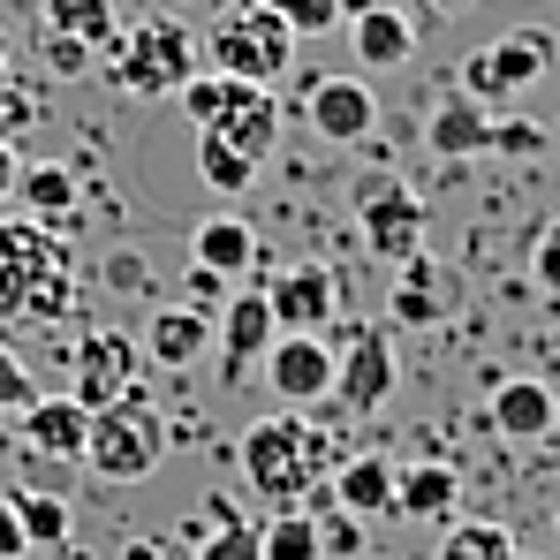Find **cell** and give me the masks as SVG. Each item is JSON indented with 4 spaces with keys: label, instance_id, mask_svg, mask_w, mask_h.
<instances>
[{
    "label": "cell",
    "instance_id": "6da1fadb",
    "mask_svg": "<svg viewBox=\"0 0 560 560\" xmlns=\"http://www.w3.org/2000/svg\"><path fill=\"white\" fill-rule=\"evenodd\" d=\"M77 303V250L61 228L0 220V334H46Z\"/></svg>",
    "mask_w": 560,
    "mask_h": 560
},
{
    "label": "cell",
    "instance_id": "7a4b0ae2",
    "mask_svg": "<svg viewBox=\"0 0 560 560\" xmlns=\"http://www.w3.org/2000/svg\"><path fill=\"white\" fill-rule=\"evenodd\" d=\"M235 463H243V485L258 492V500H273L280 508H303V500H318L326 485H334V440L318 432V424H303L295 409H273V417H258L243 440H235Z\"/></svg>",
    "mask_w": 560,
    "mask_h": 560
},
{
    "label": "cell",
    "instance_id": "3957f363",
    "mask_svg": "<svg viewBox=\"0 0 560 560\" xmlns=\"http://www.w3.org/2000/svg\"><path fill=\"white\" fill-rule=\"evenodd\" d=\"M183 114L197 121V137H220V144H235V152H250L258 167H266V152H273L280 137V98L273 84H243V77H189L183 92Z\"/></svg>",
    "mask_w": 560,
    "mask_h": 560
},
{
    "label": "cell",
    "instance_id": "277c9868",
    "mask_svg": "<svg viewBox=\"0 0 560 560\" xmlns=\"http://www.w3.org/2000/svg\"><path fill=\"white\" fill-rule=\"evenodd\" d=\"M106 61H114L106 84L121 98H175L197 77V38L175 15H137V23H121V46Z\"/></svg>",
    "mask_w": 560,
    "mask_h": 560
},
{
    "label": "cell",
    "instance_id": "5b68a950",
    "mask_svg": "<svg viewBox=\"0 0 560 560\" xmlns=\"http://www.w3.org/2000/svg\"><path fill=\"white\" fill-rule=\"evenodd\" d=\"M205 54H212L220 77L273 84V77H288V61H295V31H288V15H280L273 0H235V8L212 23Z\"/></svg>",
    "mask_w": 560,
    "mask_h": 560
},
{
    "label": "cell",
    "instance_id": "8992f818",
    "mask_svg": "<svg viewBox=\"0 0 560 560\" xmlns=\"http://www.w3.org/2000/svg\"><path fill=\"white\" fill-rule=\"evenodd\" d=\"M84 463H92V477H106V485H144L152 469L167 463V417H160L144 394H129V401L98 409Z\"/></svg>",
    "mask_w": 560,
    "mask_h": 560
},
{
    "label": "cell",
    "instance_id": "52a82bcc",
    "mask_svg": "<svg viewBox=\"0 0 560 560\" xmlns=\"http://www.w3.org/2000/svg\"><path fill=\"white\" fill-rule=\"evenodd\" d=\"M394 386H401L394 334H386V326H349V334L334 341V401H341L349 417H372V409L394 401Z\"/></svg>",
    "mask_w": 560,
    "mask_h": 560
},
{
    "label": "cell",
    "instance_id": "ba28073f",
    "mask_svg": "<svg viewBox=\"0 0 560 560\" xmlns=\"http://www.w3.org/2000/svg\"><path fill=\"white\" fill-rule=\"evenodd\" d=\"M38 46L61 77L121 46V0H38Z\"/></svg>",
    "mask_w": 560,
    "mask_h": 560
},
{
    "label": "cell",
    "instance_id": "9c48e42d",
    "mask_svg": "<svg viewBox=\"0 0 560 560\" xmlns=\"http://www.w3.org/2000/svg\"><path fill=\"white\" fill-rule=\"evenodd\" d=\"M280 341V318L266 303V280L258 288H235L212 318V349H220V386H250V372L266 364V349Z\"/></svg>",
    "mask_w": 560,
    "mask_h": 560
},
{
    "label": "cell",
    "instance_id": "30bf717a",
    "mask_svg": "<svg viewBox=\"0 0 560 560\" xmlns=\"http://www.w3.org/2000/svg\"><path fill=\"white\" fill-rule=\"evenodd\" d=\"M137 378H144V349H137V334H121V326H92L84 341H77V401L84 409H114V401H129L137 394Z\"/></svg>",
    "mask_w": 560,
    "mask_h": 560
},
{
    "label": "cell",
    "instance_id": "8fae6325",
    "mask_svg": "<svg viewBox=\"0 0 560 560\" xmlns=\"http://www.w3.org/2000/svg\"><path fill=\"white\" fill-rule=\"evenodd\" d=\"M538 77H553V38H546V31H508V38L477 46V54L463 61V92L469 98L530 92Z\"/></svg>",
    "mask_w": 560,
    "mask_h": 560
},
{
    "label": "cell",
    "instance_id": "7c38bea8",
    "mask_svg": "<svg viewBox=\"0 0 560 560\" xmlns=\"http://www.w3.org/2000/svg\"><path fill=\"white\" fill-rule=\"evenodd\" d=\"M357 228H364L372 258L409 266V258L424 250V197L409 183H378V189H364V205H357Z\"/></svg>",
    "mask_w": 560,
    "mask_h": 560
},
{
    "label": "cell",
    "instance_id": "4fadbf2b",
    "mask_svg": "<svg viewBox=\"0 0 560 560\" xmlns=\"http://www.w3.org/2000/svg\"><path fill=\"white\" fill-rule=\"evenodd\" d=\"M266 386L280 394V409L326 401L334 394V341L326 334H280L266 349Z\"/></svg>",
    "mask_w": 560,
    "mask_h": 560
},
{
    "label": "cell",
    "instance_id": "5bb4252c",
    "mask_svg": "<svg viewBox=\"0 0 560 560\" xmlns=\"http://www.w3.org/2000/svg\"><path fill=\"white\" fill-rule=\"evenodd\" d=\"M266 303H273L280 334H326L334 311H341V280L326 273V266H280L266 280Z\"/></svg>",
    "mask_w": 560,
    "mask_h": 560
},
{
    "label": "cell",
    "instance_id": "9a60e30c",
    "mask_svg": "<svg viewBox=\"0 0 560 560\" xmlns=\"http://www.w3.org/2000/svg\"><path fill=\"white\" fill-rule=\"evenodd\" d=\"M303 114H311V129L326 144H364L378 129V98H372L364 77H318L311 98H303Z\"/></svg>",
    "mask_w": 560,
    "mask_h": 560
},
{
    "label": "cell",
    "instance_id": "2e32d148",
    "mask_svg": "<svg viewBox=\"0 0 560 560\" xmlns=\"http://www.w3.org/2000/svg\"><path fill=\"white\" fill-rule=\"evenodd\" d=\"M23 447L46 455V463H84V447H92V409H84L77 394H38V401L23 409Z\"/></svg>",
    "mask_w": 560,
    "mask_h": 560
},
{
    "label": "cell",
    "instance_id": "e0dca14e",
    "mask_svg": "<svg viewBox=\"0 0 560 560\" xmlns=\"http://www.w3.org/2000/svg\"><path fill=\"white\" fill-rule=\"evenodd\" d=\"M553 424H560V394L546 378L515 372V378L492 386V432H500V440L530 447V440H553Z\"/></svg>",
    "mask_w": 560,
    "mask_h": 560
},
{
    "label": "cell",
    "instance_id": "ac0fdd59",
    "mask_svg": "<svg viewBox=\"0 0 560 560\" xmlns=\"http://www.w3.org/2000/svg\"><path fill=\"white\" fill-rule=\"evenodd\" d=\"M349 46H357L364 69H401V61L417 54V15L394 8V0H372V8L349 15Z\"/></svg>",
    "mask_w": 560,
    "mask_h": 560
},
{
    "label": "cell",
    "instance_id": "d6986e66",
    "mask_svg": "<svg viewBox=\"0 0 560 560\" xmlns=\"http://www.w3.org/2000/svg\"><path fill=\"white\" fill-rule=\"evenodd\" d=\"M205 349H212V318H205L197 303H160V311L144 318V357H152V364L189 372V364H205Z\"/></svg>",
    "mask_w": 560,
    "mask_h": 560
},
{
    "label": "cell",
    "instance_id": "ffe728a7",
    "mask_svg": "<svg viewBox=\"0 0 560 560\" xmlns=\"http://www.w3.org/2000/svg\"><path fill=\"white\" fill-rule=\"evenodd\" d=\"M424 144H432L440 160H477V152H492V114H485V98L447 92L424 114Z\"/></svg>",
    "mask_w": 560,
    "mask_h": 560
},
{
    "label": "cell",
    "instance_id": "44dd1931",
    "mask_svg": "<svg viewBox=\"0 0 560 560\" xmlns=\"http://www.w3.org/2000/svg\"><path fill=\"white\" fill-rule=\"evenodd\" d=\"M394 485H401V469L386 463V455H349L326 492H334V508H349L357 523H372V515H394Z\"/></svg>",
    "mask_w": 560,
    "mask_h": 560
},
{
    "label": "cell",
    "instance_id": "7402d4cb",
    "mask_svg": "<svg viewBox=\"0 0 560 560\" xmlns=\"http://www.w3.org/2000/svg\"><path fill=\"white\" fill-rule=\"evenodd\" d=\"M189 266H205V273L235 280L258 266V235H250V220H235V212H212V220H197V235H189Z\"/></svg>",
    "mask_w": 560,
    "mask_h": 560
},
{
    "label": "cell",
    "instance_id": "603a6c76",
    "mask_svg": "<svg viewBox=\"0 0 560 560\" xmlns=\"http://www.w3.org/2000/svg\"><path fill=\"white\" fill-rule=\"evenodd\" d=\"M23 220H38V228H61V220H77V205H84V183H77V167H61V160H38V167H23Z\"/></svg>",
    "mask_w": 560,
    "mask_h": 560
},
{
    "label": "cell",
    "instance_id": "cb8c5ba5",
    "mask_svg": "<svg viewBox=\"0 0 560 560\" xmlns=\"http://www.w3.org/2000/svg\"><path fill=\"white\" fill-rule=\"evenodd\" d=\"M455 500H463V477L447 463H417L394 485V515H417V523H455Z\"/></svg>",
    "mask_w": 560,
    "mask_h": 560
},
{
    "label": "cell",
    "instance_id": "d4e9b609",
    "mask_svg": "<svg viewBox=\"0 0 560 560\" xmlns=\"http://www.w3.org/2000/svg\"><path fill=\"white\" fill-rule=\"evenodd\" d=\"M432 560H523V546H515V530L492 523V515H455V523L440 530V553Z\"/></svg>",
    "mask_w": 560,
    "mask_h": 560
},
{
    "label": "cell",
    "instance_id": "484cf974",
    "mask_svg": "<svg viewBox=\"0 0 560 560\" xmlns=\"http://www.w3.org/2000/svg\"><path fill=\"white\" fill-rule=\"evenodd\" d=\"M197 560H266L258 523L235 500H212V523H197Z\"/></svg>",
    "mask_w": 560,
    "mask_h": 560
},
{
    "label": "cell",
    "instance_id": "4316f807",
    "mask_svg": "<svg viewBox=\"0 0 560 560\" xmlns=\"http://www.w3.org/2000/svg\"><path fill=\"white\" fill-rule=\"evenodd\" d=\"M394 318H401V326H440V318H447V288H440V266H432L424 250L401 266V288H394Z\"/></svg>",
    "mask_w": 560,
    "mask_h": 560
},
{
    "label": "cell",
    "instance_id": "83f0119b",
    "mask_svg": "<svg viewBox=\"0 0 560 560\" xmlns=\"http://www.w3.org/2000/svg\"><path fill=\"white\" fill-rule=\"evenodd\" d=\"M258 546H266V560H326V530L311 508H280L258 523Z\"/></svg>",
    "mask_w": 560,
    "mask_h": 560
},
{
    "label": "cell",
    "instance_id": "f1b7e54d",
    "mask_svg": "<svg viewBox=\"0 0 560 560\" xmlns=\"http://www.w3.org/2000/svg\"><path fill=\"white\" fill-rule=\"evenodd\" d=\"M8 508H15V523H23L31 546H69V530H77V523H69V500L46 492V485H15Z\"/></svg>",
    "mask_w": 560,
    "mask_h": 560
},
{
    "label": "cell",
    "instance_id": "f546056e",
    "mask_svg": "<svg viewBox=\"0 0 560 560\" xmlns=\"http://www.w3.org/2000/svg\"><path fill=\"white\" fill-rule=\"evenodd\" d=\"M197 175L220 189V197H243V189L258 183V160L235 152V144H220V137H197Z\"/></svg>",
    "mask_w": 560,
    "mask_h": 560
},
{
    "label": "cell",
    "instance_id": "4dcf8cb0",
    "mask_svg": "<svg viewBox=\"0 0 560 560\" xmlns=\"http://www.w3.org/2000/svg\"><path fill=\"white\" fill-rule=\"evenodd\" d=\"M31 401H38V378H31V364L0 341V417H23Z\"/></svg>",
    "mask_w": 560,
    "mask_h": 560
},
{
    "label": "cell",
    "instance_id": "1f68e13d",
    "mask_svg": "<svg viewBox=\"0 0 560 560\" xmlns=\"http://www.w3.org/2000/svg\"><path fill=\"white\" fill-rule=\"evenodd\" d=\"M318 530H326V560H357V553H364V523H357L349 508H334V500H326Z\"/></svg>",
    "mask_w": 560,
    "mask_h": 560
},
{
    "label": "cell",
    "instance_id": "d6a6232c",
    "mask_svg": "<svg viewBox=\"0 0 560 560\" xmlns=\"http://www.w3.org/2000/svg\"><path fill=\"white\" fill-rule=\"evenodd\" d=\"M273 8L288 15V31H295V38H311V31H334V23L349 15L341 0H273Z\"/></svg>",
    "mask_w": 560,
    "mask_h": 560
},
{
    "label": "cell",
    "instance_id": "836d02e7",
    "mask_svg": "<svg viewBox=\"0 0 560 560\" xmlns=\"http://www.w3.org/2000/svg\"><path fill=\"white\" fill-rule=\"evenodd\" d=\"M530 280H538L546 295H560V220H546V228L530 235Z\"/></svg>",
    "mask_w": 560,
    "mask_h": 560
},
{
    "label": "cell",
    "instance_id": "e575fe53",
    "mask_svg": "<svg viewBox=\"0 0 560 560\" xmlns=\"http://www.w3.org/2000/svg\"><path fill=\"white\" fill-rule=\"evenodd\" d=\"M492 152L500 160H530V152H546V129L538 121H492Z\"/></svg>",
    "mask_w": 560,
    "mask_h": 560
},
{
    "label": "cell",
    "instance_id": "d590c367",
    "mask_svg": "<svg viewBox=\"0 0 560 560\" xmlns=\"http://www.w3.org/2000/svg\"><path fill=\"white\" fill-rule=\"evenodd\" d=\"M31 121H38V98L23 92L15 77H0V144H8L15 129H31Z\"/></svg>",
    "mask_w": 560,
    "mask_h": 560
},
{
    "label": "cell",
    "instance_id": "8d00e7d4",
    "mask_svg": "<svg viewBox=\"0 0 560 560\" xmlns=\"http://www.w3.org/2000/svg\"><path fill=\"white\" fill-rule=\"evenodd\" d=\"M31 553V538H23V523H15V508H8V492H0V560H23Z\"/></svg>",
    "mask_w": 560,
    "mask_h": 560
},
{
    "label": "cell",
    "instance_id": "74e56055",
    "mask_svg": "<svg viewBox=\"0 0 560 560\" xmlns=\"http://www.w3.org/2000/svg\"><path fill=\"white\" fill-rule=\"evenodd\" d=\"M15 183H23V152L0 144V197H15Z\"/></svg>",
    "mask_w": 560,
    "mask_h": 560
},
{
    "label": "cell",
    "instance_id": "f35d334b",
    "mask_svg": "<svg viewBox=\"0 0 560 560\" xmlns=\"http://www.w3.org/2000/svg\"><path fill=\"white\" fill-rule=\"evenodd\" d=\"M8 54H15V38H8V31H0V77H8Z\"/></svg>",
    "mask_w": 560,
    "mask_h": 560
},
{
    "label": "cell",
    "instance_id": "ab89813d",
    "mask_svg": "<svg viewBox=\"0 0 560 560\" xmlns=\"http://www.w3.org/2000/svg\"><path fill=\"white\" fill-rule=\"evenodd\" d=\"M137 8H152V0H137Z\"/></svg>",
    "mask_w": 560,
    "mask_h": 560
}]
</instances>
